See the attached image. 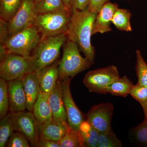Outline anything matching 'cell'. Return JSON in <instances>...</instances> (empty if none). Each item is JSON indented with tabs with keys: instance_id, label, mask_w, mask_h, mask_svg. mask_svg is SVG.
Instances as JSON below:
<instances>
[{
	"instance_id": "obj_1",
	"label": "cell",
	"mask_w": 147,
	"mask_h": 147,
	"mask_svg": "<svg viewBox=\"0 0 147 147\" xmlns=\"http://www.w3.org/2000/svg\"><path fill=\"white\" fill-rule=\"evenodd\" d=\"M97 13L87 7L84 10L72 11L66 32L68 40L75 42L85 57L94 63L95 49L91 43L93 28Z\"/></svg>"
},
{
	"instance_id": "obj_2",
	"label": "cell",
	"mask_w": 147,
	"mask_h": 147,
	"mask_svg": "<svg viewBox=\"0 0 147 147\" xmlns=\"http://www.w3.org/2000/svg\"><path fill=\"white\" fill-rule=\"evenodd\" d=\"M67 39L66 33L41 38L29 58L31 72H37L57 60Z\"/></svg>"
},
{
	"instance_id": "obj_3",
	"label": "cell",
	"mask_w": 147,
	"mask_h": 147,
	"mask_svg": "<svg viewBox=\"0 0 147 147\" xmlns=\"http://www.w3.org/2000/svg\"><path fill=\"white\" fill-rule=\"evenodd\" d=\"M39 32L34 26L10 36L1 45V56L13 54L29 59L41 39Z\"/></svg>"
},
{
	"instance_id": "obj_4",
	"label": "cell",
	"mask_w": 147,
	"mask_h": 147,
	"mask_svg": "<svg viewBox=\"0 0 147 147\" xmlns=\"http://www.w3.org/2000/svg\"><path fill=\"white\" fill-rule=\"evenodd\" d=\"M63 53L59 61V79L67 77L73 78L77 74L89 68L92 64L80 54L78 45L67 39L64 46Z\"/></svg>"
},
{
	"instance_id": "obj_5",
	"label": "cell",
	"mask_w": 147,
	"mask_h": 147,
	"mask_svg": "<svg viewBox=\"0 0 147 147\" xmlns=\"http://www.w3.org/2000/svg\"><path fill=\"white\" fill-rule=\"evenodd\" d=\"M71 13L66 9L37 14L33 26L41 38L66 33Z\"/></svg>"
},
{
	"instance_id": "obj_6",
	"label": "cell",
	"mask_w": 147,
	"mask_h": 147,
	"mask_svg": "<svg viewBox=\"0 0 147 147\" xmlns=\"http://www.w3.org/2000/svg\"><path fill=\"white\" fill-rule=\"evenodd\" d=\"M120 77L116 66L111 65L88 71L83 79V84L91 92L106 94L105 90Z\"/></svg>"
},
{
	"instance_id": "obj_7",
	"label": "cell",
	"mask_w": 147,
	"mask_h": 147,
	"mask_svg": "<svg viewBox=\"0 0 147 147\" xmlns=\"http://www.w3.org/2000/svg\"><path fill=\"white\" fill-rule=\"evenodd\" d=\"M30 72L28 58L13 54L1 56L0 76L7 82L21 79Z\"/></svg>"
},
{
	"instance_id": "obj_8",
	"label": "cell",
	"mask_w": 147,
	"mask_h": 147,
	"mask_svg": "<svg viewBox=\"0 0 147 147\" xmlns=\"http://www.w3.org/2000/svg\"><path fill=\"white\" fill-rule=\"evenodd\" d=\"M11 114L15 131L20 132L26 137L32 146L38 147L39 123L32 112L24 111Z\"/></svg>"
},
{
	"instance_id": "obj_9",
	"label": "cell",
	"mask_w": 147,
	"mask_h": 147,
	"mask_svg": "<svg viewBox=\"0 0 147 147\" xmlns=\"http://www.w3.org/2000/svg\"><path fill=\"white\" fill-rule=\"evenodd\" d=\"M34 0H23L20 8L12 18L7 22L9 36L33 26L37 13L35 9Z\"/></svg>"
},
{
	"instance_id": "obj_10",
	"label": "cell",
	"mask_w": 147,
	"mask_h": 147,
	"mask_svg": "<svg viewBox=\"0 0 147 147\" xmlns=\"http://www.w3.org/2000/svg\"><path fill=\"white\" fill-rule=\"evenodd\" d=\"M71 77L60 80L64 105L69 126L79 131L81 123L86 120V116L80 111L74 100L70 90Z\"/></svg>"
},
{
	"instance_id": "obj_11",
	"label": "cell",
	"mask_w": 147,
	"mask_h": 147,
	"mask_svg": "<svg viewBox=\"0 0 147 147\" xmlns=\"http://www.w3.org/2000/svg\"><path fill=\"white\" fill-rule=\"evenodd\" d=\"M114 107L110 102H102L89 110L86 119L99 133L111 130V121Z\"/></svg>"
},
{
	"instance_id": "obj_12",
	"label": "cell",
	"mask_w": 147,
	"mask_h": 147,
	"mask_svg": "<svg viewBox=\"0 0 147 147\" xmlns=\"http://www.w3.org/2000/svg\"><path fill=\"white\" fill-rule=\"evenodd\" d=\"M10 113L24 112L26 110V97L22 78L7 82Z\"/></svg>"
},
{
	"instance_id": "obj_13",
	"label": "cell",
	"mask_w": 147,
	"mask_h": 147,
	"mask_svg": "<svg viewBox=\"0 0 147 147\" xmlns=\"http://www.w3.org/2000/svg\"><path fill=\"white\" fill-rule=\"evenodd\" d=\"M117 4L108 2L97 13L94 23L92 35L97 33L104 34L112 31L111 24L116 10Z\"/></svg>"
},
{
	"instance_id": "obj_14",
	"label": "cell",
	"mask_w": 147,
	"mask_h": 147,
	"mask_svg": "<svg viewBox=\"0 0 147 147\" xmlns=\"http://www.w3.org/2000/svg\"><path fill=\"white\" fill-rule=\"evenodd\" d=\"M49 102L53 113V119L65 125L68 124L59 79L49 93Z\"/></svg>"
},
{
	"instance_id": "obj_15",
	"label": "cell",
	"mask_w": 147,
	"mask_h": 147,
	"mask_svg": "<svg viewBox=\"0 0 147 147\" xmlns=\"http://www.w3.org/2000/svg\"><path fill=\"white\" fill-rule=\"evenodd\" d=\"M59 60L36 72L41 92L50 93L59 79Z\"/></svg>"
},
{
	"instance_id": "obj_16",
	"label": "cell",
	"mask_w": 147,
	"mask_h": 147,
	"mask_svg": "<svg viewBox=\"0 0 147 147\" xmlns=\"http://www.w3.org/2000/svg\"><path fill=\"white\" fill-rule=\"evenodd\" d=\"M68 125H65L53 119L39 124L38 128L39 139H48L59 142L64 136Z\"/></svg>"
},
{
	"instance_id": "obj_17",
	"label": "cell",
	"mask_w": 147,
	"mask_h": 147,
	"mask_svg": "<svg viewBox=\"0 0 147 147\" xmlns=\"http://www.w3.org/2000/svg\"><path fill=\"white\" fill-rule=\"evenodd\" d=\"M22 80L26 97V109L32 112L35 103L41 92L36 72L33 71L27 74L22 78Z\"/></svg>"
},
{
	"instance_id": "obj_18",
	"label": "cell",
	"mask_w": 147,
	"mask_h": 147,
	"mask_svg": "<svg viewBox=\"0 0 147 147\" xmlns=\"http://www.w3.org/2000/svg\"><path fill=\"white\" fill-rule=\"evenodd\" d=\"M49 97V93L40 92L34 106L32 113L39 124L44 123L53 119Z\"/></svg>"
},
{
	"instance_id": "obj_19",
	"label": "cell",
	"mask_w": 147,
	"mask_h": 147,
	"mask_svg": "<svg viewBox=\"0 0 147 147\" xmlns=\"http://www.w3.org/2000/svg\"><path fill=\"white\" fill-rule=\"evenodd\" d=\"M79 131L84 147H97L100 133L86 120L81 123Z\"/></svg>"
},
{
	"instance_id": "obj_20",
	"label": "cell",
	"mask_w": 147,
	"mask_h": 147,
	"mask_svg": "<svg viewBox=\"0 0 147 147\" xmlns=\"http://www.w3.org/2000/svg\"><path fill=\"white\" fill-rule=\"evenodd\" d=\"M134 85L127 76H124L111 83L105 90V93L116 96L126 97L129 94Z\"/></svg>"
},
{
	"instance_id": "obj_21",
	"label": "cell",
	"mask_w": 147,
	"mask_h": 147,
	"mask_svg": "<svg viewBox=\"0 0 147 147\" xmlns=\"http://www.w3.org/2000/svg\"><path fill=\"white\" fill-rule=\"evenodd\" d=\"M131 13L125 9L118 8L113 16L112 24L122 31H132L130 18Z\"/></svg>"
},
{
	"instance_id": "obj_22",
	"label": "cell",
	"mask_w": 147,
	"mask_h": 147,
	"mask_svg": "<svg viewBox=\"0 0 147 147\" xmlns=\"http://www.w3.org/2000/svg\"><path fill=\"white\" fill-rule=\"evenodd\" d=\"M15 131L11 113L1 119L0 122V147L6 146L9 139Z\"/></svg>"
},
{
	"instance_id": "obj_23",
	"label": "cell",
	"mask_w": 147,
	"mask_h": 147,
	"mask_svg": "<svg viewBox=\"0 0 147 147\" xmlns=\"http://www.w3.org/2000/svg\"><path fill=\"white\" fill-rule=\"evenodd\" d=\"M35 9L37 14L68 10L63 0H42L35 3Z\"/></svg>"
},
{
	"instance_id": "obj_24",
	"label": "cell",
	"mask_w": 147,
	"mask_h": 147,
	"mask_svg": "<svg viewBox=\"0 0 147 147\" xmlns=\"http://www.w3.org/2000/svg\"><path fill=\"white\" fill-rule=\"evenodd\" d=\"M23 0H0L1 18L7 21L20 8Z\"/></svg>"
},
{
	"instance_id": "obj_25",
	"label": "cell",
	"mask_w": 147,
	"mask_h": 147,
	"mask_svg": "<svg viewBox=\"0 0 147 147\" xmlns=\"http://www.w3.org/2000/svg\"><path fill=\"white\" fill-rule=\"evenodd\" d=\"M130 139L137 144L147 147V119H145L139 125L131 129L129 131Z\"/></svg>"
},
{
	"instance_id": "obj_26",
	"label": "cell",
	"mask_w": 147,
	"mask_h": 147,
	"mask_svg": "<svg viewBox=\"0 0 147 147\" xmlns=\"http://www.w3.org/2000/svg\"><path fill=\"white\" fill-rule=\"evenodd\" d=\"M61 147H84L79 131L69 127L59 141Z\"/></svg>"
},
{
	"instance_id": "obj_27",
	"label": "cell",
	"mask_w": 147,
	"mask_h": 147,
	"mask_svg": "<svg viewBox=\"0 0 147 147\" xmlns=\"http://www.w3.org/2000/svg\"><path fill=\"white\" fill-rule=\"evenodd\" d=\"M136 71L138 77V84L147 87V64L140 50H136Z\"/></svg>"
},
{
	"instance_id": "obj_28",
	"label": "cell",
	"mask_w": 147,
	"mask_h": 147,
	"mask_svg": "<svg viewBox=\"0 0 147 147\" xmlns=\"http://www.w3.org/2000/svg\"><path fill=\"white\" fill-rule=\"evenodd\" d=\"M122 143L112 129L99 133L97 147H121Z\"/></svg>"
},
{
	"instance_id": "obj_29",
	"label": "cell",
	"mask_w": 147,
	"mask_h": 147,
	"mask_svg": "<svg viewBox=\"0 0 147 147\" xmlns=\"http://www.w3.org/2000/svg\"><path fill=\"white\" fill-rule=\"evenodd\" d=\"M9 110V98L7 89V82L0 79V118L6 115Z\"/></svg>"
},
{
	"instance_id": "obj_30",
	"label": "cell",
	"mask_w": 147,
	"mask_h": 147,
	"mask_svg": "<svg viewBox=\"0 0 147 147\" xmlns=\"http://www.w3.org/2000/svg\"><path fill=\"white\" fill-rule=\"evenodd\" d=\"M30 144L26 137L18 131H15L11 135L7 144L8 147H29Z\"/></svg>"
},
{
	"instance_id": "obj_31",
	"label": "cell",
	"mask_w": 147,
	"mask_h": 147,
	"mask_svg": "<svg viewBox=\"0 0 147 147\" xmlns=\"http://www.w3.org/2000/svg\"><path fill=\"white\" fill-rule=\"evenodd\" d=\"M129 94L139 103L145 102L147 100V87L137 83L132 87Z\"/></svg>"
},
{
	"instance_id": "obj_32",
	"label": "cell",
	"mask_w": 147,
	"mask_h": 147,
	"mask_svg": "<svg viewBox=\"0 0 147 147\" xmlns=\"http://www.w3.org/2000/svg\"><path fill=\"white\" fill-rule=\"evenodd\" d=\"M109 1L110 0H90L87 8L91 12L97 14L102 7Z\"/></svg>"
},
{
	"instance_id": "obj_33",
	"label": "cell",
	"mask_w": 147,
	"mask_h": 147,
	"mask_svg": "<svg viewBox=\"0 0 147 147\" xmlns=\"http://www.w3.org/2000/svg\"><path fill=\"white\" fill-rule=\"evenodd\" d=\"M90 0H72L71 11L84 10L88 5Z\"/></svg>"
},
{
	"instance_id": "obj_34",
	"label": "cell",
	"mask_w": 147,
	"mask_h": 147,
	"mask_svg": "<svg viewBox=\"0 0 147 147\" xmlns=\"http://www.w3.org/2000/svg\"><path fill=\"white\" fill-rule=\"evenodd\" d=\"M9 36L7 30V21L1 18V43L2 44Z\"/></svg>"
},
{
	"instance_id": "obj_35",
	"label": "cell",
	"mask_w": 147,
	"mask_h": 147,
	"mask_svg": "<svg viewBox=\"0 0 147 147\" xmlns=\"http://www.w3.org/2000/svg\"><path fill=\"white\" fill-rule=\"evenodd\" d=\"M38 147H61L59 142L48 139H39Z\"/></svg>"
},
{
	"instance_id": "obj_36",
	"label": "cell",
	"mask_w": 147,
	"mask_h": 147,
	"mask_svg": "<svg viewBox=\"0 0 147 147\" xmlns=\"http://www.w3.org/2000/svg\"><path fill=\"white\" fill-rule=\"evenodd\" d=\"M63 1L66 8L68 10L71 11V7L72 0H63Z\"/></svg>"
},
{
	"instance_id": "obj_37",
	"label": "cell",
	"mask_w": 147,
	"mask_h": 147,
	"mask_svg": "<svg viewBox=\"0 0 147 147\" xmlns=\"http://www.w3.org/2000/svg\"><path fill=\"white\" fill-rule=\"evenodd\" d=\"M142 105L145 114V117H147V100L145 102L140 103Z\"/></svg>"
},
{
	"instance_id": "obj_38",
	"label": "cell",
	"mask_w": 147,
	"mask_h": 147,
	"mask_svg": "<svg viewBox=\"0 0 147 147\" xmlns=\"http://www.w3.org/2000/svg\"><path fill=\"white\" fill-rule=\"evenodd\" d=\"M34 1L35 3H36L39 2L40 1H42V0H34Z\"/></svg>"
},
{
	"instance_id": "obj_39",
	"label": "cell",
	"mask_w": 147,
	"mask_h": 147,
	"mask_svg": "<svg viewBox=\"0 0 147 147\" xmlns=\"http://www.w3.org/2000/svg\"><path fill=\"white\" fill-rule=\"evenodd\" d=\"M145 118L146 119H147V117H145Z\"/></svg>"
}]
</instances>
